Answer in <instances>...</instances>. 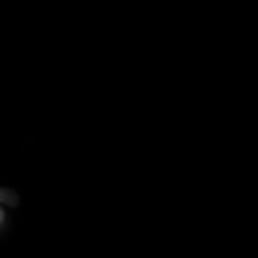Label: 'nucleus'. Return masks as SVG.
<instances>
[{"instance_id":"nucleus-1","label":"nucleus","mask_w":258,"mask_h":258,"mask_svg":"<svg viewBox=\"0 0 258 258\" xmlns=\"http://www.w3.org/2000/svg\"><path fill=\"white\" fill-rule=\"evenodd\" d=\"M0 202L10 207H16L19 204V197L15 190L0 187Z\"/></svg>"},{"instance_id":"nucleus-2","label":"nucleus","mask_w":258,"mask_h":258,"mask_svg":"<svg viewBox=\"0 0 258 258\" xmlns=\"http://www.w3.org/2000/svg\"><path fill=\"white\" fill-rule=\"evenodd\" d=\"M5 212L3 211V209L0 208V226L4 223V221H5Z\"/></svg>"}]
</instances>
